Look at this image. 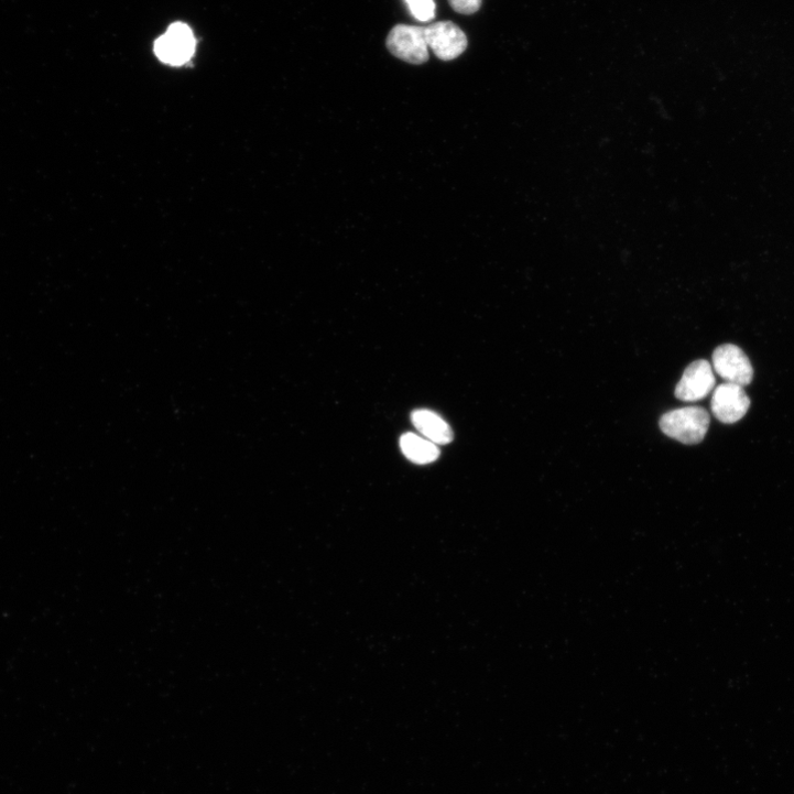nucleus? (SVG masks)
Masks as SVG:
<instances>
[{
	"instance_id": "obj_10",
	"label": "nucleus",
	"mask_w": 794,
	"mask_h": 794,
	"mask_svg": "<svg viewBox=\"0 0 794 794\" xmlns=\"http://www.w3.org/2000/svg\"><path fill=\"white\" fill-rule=\"evenodd\" d=\"M412 17L422 23H428L435 19V0H405Z\"/></svg>"
},
{
	"instance_id": "obj_7",
	"label": "nucleus",
	"mask_w": 794,
	"mask_h": 794,
	"mask_svg": "<svg viewBox=\"0 0 794 794\" xmlns=\"http://www.w3.org/2000/svg\"><path fill=\"white\" fill-rule=\"evenodd\" d=\"M710 405L719 422L733 424L747 414L750 400L742 387L726 382L715 389Z\"/></svg>"
},
{
	"instance_id": "obj_1",
	"label": "nucleus",
	"mask_w": 794,
	"mask_h": 794,
	"mask_svg": "<svg viewBox=\"0 0 794 794\" xmlns=\"http://www.w3.org/2000/svg\"><path fill=\"white\" fill-rule=\"evenodd\" d=\"M709 423L706 410L688 406L665 413L660 420V428L666 436L682 444L696 445L705 438Z\"/></svg>"
},
{
	"instance_id": "obj_3",
	"label": "nucleus",
	"mask_w": 794,
	"mask_h": 794,
	"mask_svg": "<svg viewBox=\"0 0 794 794\" xmlns=\"http://www.w3.org/2000/svg\"><path fill=\"white\" fill-rule=\"evenodd\" d=\"M387 47L394 57L411 65H424L429 59L424 28L396 25L387 39Z\"/></svg>"
},
{
	"instance_id": "obj_9",
	"label": "nucleus",
	"mask_w": 794,
	"mask_h": 794,
	"mask_svg": "<svg viewBox=\"0 0 794 794\" xmlns=\"http://www.w3.org/2000/svg\"><path fill=\"white\" fill-rule=\"evenodd\" d=\"M400 446L405 457L417 465L432 464L440 455L436 444L412 433L401 437Z\"/></svg>"
},
{
	"instance_id": "obj_8",
	"label": "nucleus",
	"mask_w": 794,
	"mask_h": 794,
	"mask_svg": "<svg viewBox=\"0 0 794 794\" xmlns=\"http://www.w3.org/2000/svg\"><path fill=\"white\" fill-rule=\"evenodd\" d=\"M412 423L426 439L436 445H447L453 442L454 434L450 426L432 411L413 412Z\"/></svg>"
},
{
	"instance_id": "obj_11",
	"label": "nucleus",
	"mask_w": 794,
	"mask_h": 794,
	"mask_svg": "<svg viewBox=\"0 0 794 794\" xmlns=\"http://www.w3.org/2000/svg\"><path fill=\"white\" fill-rule=\"evenodd\" d=\"M448 3L456 13L472 15L480 10L482 0H448Z\"/></svg>"
},
{
	"instance_id": "obj_5",
	"label": "nucleus",
	"mask_w": 794,
	"mask_h": 794,
	"mask_svg": "<svg viewBox=\"0 0 794 794\" xmlns=\"http://www.w3.org/2000/svg\"><path fill=\"white\" fill-rule=\"evenodd\" d=\"M715 372L728 383L747 387L753 378V369L743 351L735 345H722L713 355Z\"/></svg>"
},
{
	"instance_id": "obj_4",
	"label": "nucleus",
	"mask_w": 794,
	"mask_h": 794,
	"mask_svg": "<svg viewBox=\"0 0 794 794\" xmlns=\"http://www.w3.org/2000/svg\"><path fill=\"white\" fill-rule=\"evenodd\" d=\"M428 48L443 62L461 56L468 47L466 34L453 22H438L425 28Z\"/></svg>"
},
{
	"instance_id": "obj_2",
	"label": "nucleus",
	"mask_w": 794,
	"mask_h": 794,
	"mask_svg": "<svg viewBox=\"0 0 794 794\" xmlns=\"http://www.w3.org/2000/svg\"><path fill=\"white\" fill-rule=\"evenodd\" d=\"M197 41L192 29L184 23L171 25L154 45L156 57L165 65L182 67L195 56Z\"/></svg>"
},
{
	"instance_id": "obj_6",
	"label": "nucleus",
	"mask_w": 794,
	"mask_h": 794,
	"mask_svg": "<svg viewBox=\"0 0 794 794\" xmlns=\"http://www.w3.org/2000/svg\"><path fill=\"white\" fill-rule=\"evenodd\" d=\"M715 384L710 363L706 360H697L685 369L674 395L683 402H697L705 399L715 389Z\"/></svg>"
}]
</instances>
